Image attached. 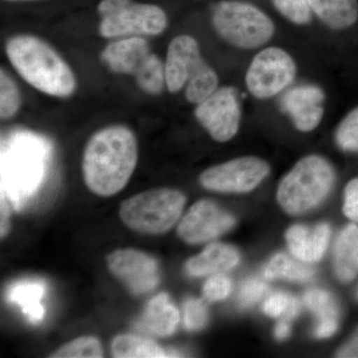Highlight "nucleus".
Returning a JSON list of instances; mask_svg holds the SVG:
<instances>
[{"label": "nucleus", "mask_w": 358, "mask_h": 358, "mask_svg": "<svg viewBox=\"0 0 358 358\" xmlns=\"http://www.w3.org/2000/svg\"><path fill=\"white\" fill-rule=\"evenodd\" d=\"M138 159V140L133 131L122 124L100 129L85 147L82 159L85 185L98 196H113L128 185Z\"/></svg>", "instance_id": "obj_1"}, {"label": "nucleus", "mask_w": 358, "mask_h": 358, "mask_svg": "<svg viewBox=\"0 0 358 358\" xmlns=\"http://www.w3.org/2000/svg\"><path fill=\"white\" fill-rule=\"evenodd\" d=\"M6 53L26 83L42 93L69 98L76 91V77L69 64L39 37L15 35L7 40Z\"/></svg>", "instance_id": "obj_2"}, {"label": "nucleus", "mask_w": 358, "mask_h": 358, "mask_svg": "<svg viewBox=\"0 0 358 358\" xmlns=\"http://www.w3.org/2000/svg\"><path fill=\"white\" fill-rule=\"evenodd\" d=\"M211 24L221 39L245 51L263 48L275 33L274 21L265 11L242 0H221L214 4Z\"/></svg>", "instance_id": "obj_3"}, {"label": "nucleus", "mask_w": 358, "mask_h": 358, "mask_svg": "<svg viewBox=\"0 0 358 358\" xmlns=\"http://www.w3.org/2000/svg\"><path fill=\"white\" fill-rule=\"evenodd\" d=\"M334 179L333 166L324 157L307 155L282 178L278 187V201L289 214L303 213L326 199Z\"/></svg>", "instance_id": "obj_4"}, {"label": "nucleus", "mask_w": 358, "mask_h": 358, "mask_svg": "<svg viewBox=\"0 0 358 358\" xmlns=\"http://www.w3.org/2000/svg\"><path fill=\"white\" fill-rule=\"evenodd\" d=\"M185 203V195L180 190L154 188L122 201L120 206V218L127 227L136 232L162 235L176 225Z\"/></svg>", "instance_id": "obj_5"}, {"label": "nucleus", "mask_w": 358, "mask_h": 358, "mask_svg": "<svg viewBox=\"0 0 358 358\" xmlns=\"http://www.w3.org/2000/svg\"><path fill=\"white\" fill-rule=\"evenodd\" d=\"M101 60L115 74L133 76L138 88L150 95H159L166 88L164 63L143 37H126L108 44Z\"/></svg>", "instance_id": "obj_6"}, {"label": "nucleus", "mask_w": 358, "mask_h": 358, "mask_svg": "<svg viewBox=\"0 0 358 358\" xmlns=\"http://www.w3.org/2000/svg\"><path fill=\"white\" fill-rule=\"evenodd\" d=\"M96 10L101 17L99 32L107 39L157 36L169 24L162 7L134 0H101Z\"/></svg>", "instance_id": "obj_7"}, {"label": "nucleus", "mask_w": 358, "mask_h": 358, "mask_svg": "<svg viewBox=\"0 0 358 358\" xmlns=\"http://www.w3.org/2000/svg\"><path fill=\"white\" fill-rule=\"evenodd\" d=\"M298 70L296 61L286 49L263 47L249 63L245 73V87L256 100H272L293 86Z\"/></svg>", "instance_id": "obj_8"}, {"label": "nucleus", "mask_w": 358, "mask_h": 358, "mask_svg": "<svg viewBox=\"0 0 358 358\" xmlns=\"http://www.w3.org/2000/svg\"><path fill=\"white\" fill-rule=\"evenodd\" d=\"M242 115L240 92L233 86L219 87L194 110L195 119L218 143H227L236 136Z\"/></svg>", "instance_id": "obj_9"}, {"label": "nucleus", "mask_w": 358, "mask_h": 358, "mask_svg": "<svg viewBox=\"0 0 358 358\" xmlns=\"http://www.w3.org/2000/svg\"><path fill=\"white\" fill-rule=\"evenodd\" d=\"M266 160L241 157L205 169L199 182L205 189L222 193H244L255 189L270 174Z\"/></svg>", "instance_id": "obj_10"}, {"label": "nucleus", "mask_w": 358, "mask_h": 358, "mask_svg": "<svg viewBox=\"0 0 358 358\" xmlns=\"http://www.w3.org/2000/svg\"><path fill=\"white\" fill-rule=\"evenodd\" d=\"M107 266L110 274L134 296L150 293L159 285L157 261L141 250H115L107 257Z\"/></svg>", "instance_id": "obj_11"}, {"label": "nucleus", "mask_w": 358, "mask_h": 358, "mask_svg": "<svg viewBox=\"0 0 358 358\" xmlns=\"http://www.w3.org/2000/svg\"><path fill=\"white\" fill-rule=\"evenodd\" d=\"M326 100V92L319 85L303 83L289 87L280 96L279 108L296 131L310 133L324 120Z\"/></svg>", "instance_id": "obj_12"}, {"label": "nucleus", "mask_w": 358, "mask_h": 358, "mask_svg": "<svg viewBox=\"0 0 358 358\" xmlns=\"http://www.w3.org/2000/svg\"><path fill=\"white\" fill-rule=\"evenodd\" d=\"M235 218L210 200H199L178 224V234L185 243H206L232 229Z\"/></svg>", "instance_id": "obj_13"}, {"label": "nucleus", "mask_w": 358, "mask_h": 358, "mask_svg": "<svg viewBox=\"0 0 358 358\" xmlns=\"http://www.w3.org/2000/svg\"><path fill=\"white\" fill-rule=\"evenodd\" d=\"M203 60L199 41L194 37L188 34L174 37L167 47L164 61L167 91L176 94L185 89L188 80Z\"/></svg>", "instance_id": "obj_14"}, {"label": "nucleus", "mask_w": 358, "mask_h": 358, "mask_svg": "<svg viewBox=\"0 0 358 358\" xmlns=\"http://www.w3.org/2000/svg\"><path fill=\"white\" fill-rule=\"evenodd\" d=\"M331 237L329 224L320 223L313 228L294 225L286 233L287 243L294 258L303 263H315L326 254Z\"/></svg>", "instance_id": "obj_15"}, {"label": "nucleus", "mask_w": 358, "mask_h": 358, "mask_svg": "<svg viewBox=\"0 0 358 358\" xmlns=\"http://www.w3.org/2000/svg\"><path fill=\"white\" fill-rule=\"evenodd\" d=\"M180 320L178 308L169 294L159 293L148 301L143 315L136 322L141 331L155 336H169L176 333Z\"/></svg>", "instance_id": "obj_16"}, {"label": "nucleus", "mask_w": 358, "mask_h": 358, "mask_svg": "<svg viewBox=\"0 0 358 358\" xmlns=\"http://www.w3.org/2000/svg\"><path fill=\"white\" fill-rule=\"evenodd\" d=\"M240 262L239 252L230 245L209 244L199 255L185 264V270L192 277L222 274L236 267Z\"/></svg>", "instance_id": "obj_17"}, {"label": "nucleus", "mask_w": 358, "mask_h": 358, "mask_svg": "<svg viewBox=\"0 0 358 358\" xmlns=\"http://www.w3.org/2000/svg\"><path fill=\"white\" fill-rule=\"evenodd\" d=\"M313 14L329 29H348L358 20V0H308Z\"/></svg>", "instance_id": "obj_18"}, {"label": "nucleus", "mask_w": 358, "mask_h": 358, "mask_svg": "<svg viewBox=\"0 0 358 358\" xmlns=\"http://www.w3.org/2000/svg\"><path fill=\"white\" fill-rule=\"evenodd\" d=\"M303 303L317 319L315 336L317 338H331L338 329V303L326 289H312L303 296Z\"/></svg>", "instance_id": "obj_19"}, {"label": "nucleus", "mask_w": 358, "mask_h": 358, "mask_svg": "<svg viewBox=\"0 0 358 358\" xmlns=\"http://www.w3.org/2000/svg\"><path fill=\"white\" fill-rule=\"evenodd\" d=\"M334 271L341 282H350L358 274V226H346L334 245Z\"/></svg>", "instance_id": "obj_20"}, {"label": "nucleus", "mask_w": 358, "mask_h": 358, "mask_svg": "<svg viewBox=\"0 0 358 358\" xmlns=\"http://www.w3.org/2000/svg\"><path fill=\"white\" fill-rule=\"evenodd\" d=\"M113 357L115 358H164L180 357L179 352L164 350L150 338L134 334H120L110 345Z\"/></svg>", "instance_id": "obj_21"}, {"label": "nucleus", "mask_w": 358, "mask_h": 358, "mask_svg": "<svg viewBox=\"0 0 358 358\" xmlns=\"http://www.w3.org/2000/svg\"><path fill=\"white\" fill-rule=\"evenodd\" d=\"M44 294V282L22 281L11 287L8 292V299L13 303L20 305L28 320L36 324L43 320L45 310L41 300Z\"/></svg>", "instance_id": "obj_22"}, {"label": "nucleus", "mask_w": 358, "mask_h": 358, "mask_svg": "<svg viewBox=\"0 0 358 358\" xmlns=\"http://www.w3.org/2000/svg\"><path fill=\"white\" fill-rule=\"evenodd\" d=\"M219 88L217 72L206 61L200 63L185 88L186 101L192 105H199Z\"/></svg>", "instance_id": "obj_23"}, {"label": "nucleus", "mask_w": 358, "mask_h": 358, "mask_svg": "<svg viewBox=\"0 0 358 358\" xmlns=\"http://www.w3.org/2000/svg\"><path fill=\"white\" fill-rule=\"evenodd\" d=\"M264 275L268 280L286 279L289 281L307 282L315 277L313 268L308 267L285 254H277L264 268Z\"/></svg>", "instance_id": "obj_24"}, {"label": "nucleus", "mask_w": 358, "mask_h": 358, "mask_svg": "<svg viewBox=\"0 0 358 358\" xmlns=\"http://www.w3.org/2000/svg\"><path fill=\"white\" fill-rule=\"evenodd\" d=\"M103 346L96 336H85L73 339L50 355L52 358H101Z\"/></svg>", "instance_id": "obj_25"}, {"label": "nucleus", "mask_w": 358, "mask_h": 358, "mask_svg": "<svg viewBox=\"0 0 358 358\" xmlns=\"http://www.w3.org/2000/svg\"><path fill=\"white\" fill-rule=\"evenodd\" d=\"M21 107L20 89L3 68L0 70V117L8 120L17 114Z\"/></svg>", "instance_id": "obj_26"}, {"label": "nucleus", "mask_w": 358, "mask_h": 358, "mask_svg": "<svg viewBox=\"0 0 358 358\" xmlns=\"http://www.w3.org/2000/svg\"><path fill=\"white\" fill-rule=\"evenodd\" d=\"M266 315L275 319L292 320L298 315L300 305L296 298L291 294L277 292L266 299L263 305Z\"/></svg>", "instance_id": "obj_27"}, {"label": "nucleus", "mask_w": 358, "mask_h": 358, "mask_svg": "<svg viewBox=\"0 0 358 358\" xmlns=\"http://www.w3.org/2000/svg\"><path fill=\"white\" fill-rule=\"evenodd\" d=\"M334 140L341 150L358 152V106L345 115L339 122Z\"/></svg>", "instance_id": "obj_28"}, {"label": "nucleus", "mask_w": 358, "mask_h": 358, "mask_svg": "<svg viewBox=\"0 0 358 358\" xmlns=\"http://www.w3.org/2000/svg\"><path fill=\"white\" fill-rule=\"evenodd\" d=\"M275 10L292 24L306 26L313 20L308 0H271Z\"/></svg>", "instance_id": "obj_29"}, {"label": "nucleus", "mask_w": 358, "mask_h": 358, "mask_svg": "<svg viewBox=\"0 0 358 358\" xmlns=\"http://www.w3.org/2000/svg\"><path fill=\"white\" fill-rule=\"evenodd\" d=\"M185 327L187 331H197L208 324L209 313L206 305L199 299H188L183 305Z\"/></svg>", "instance_id": "obj_30"}, {"label": "nucleus", "mask_w": 358, "mask_h": 358, "mask_svg": "<svg viewBox=\"0 0 358 358\" xmlns=\"http://www.w3.org/2000/svg\"><path fill=\"white\" fill-rule=\"evenodd\" d=\"M231 289H232V284L227 275H213L204 284L203 296L209 303L223 301L229 296Z\"/></svg>", "instance_id": "obj_31"}, {"label": "nucleus", "mask_w": 358, "mask_h": 358, "mask_svg": "<svg viewBox=\"0 0 358 358\" xmlns=\"http://www.w3.org/2000/svg\"><path fill=\"white\" fill-rule=\"evenodd\" d=\"M267 289L268 287L265 282L256 278H251L242 284L238 294V301L242 307H251L263 298Z\"/></svg>", "instance_id": "obj_32"}, {"label": "nucleus", "mask_w": 358, "mask_h": 358, "mask_svg": "<svg viewBox=\"0 0 358 358\" xmlns=\"http://www.w3.org/2000/svg\"><path fill=\"white\" fill-rule=\"evenodd\" d=\"M343 213L350 220L358 222V178L352 179L346 185Z\"/></svg>", "instance_id": "obj_33"}, {"label": "nucleus", "mask_w": 358, "mask_h": 358, "mask_svg": "<svg viewBox=\"0 0 358 358\" xmlns=\"http://www.w3.org/2000/svg\"><path fill=\"white\" fill-rule=\"evenodd\" d=\"M0 213H1L0 234H1V238H4L7 236L10 230V209H9L8 203H7L3 194L1 196V212Z\"/></svg>", "instance_id": "obj_34"}, {"label": "nucleus", "mask_w": 358, "mask_h": 358, "mask_svg": "<svg viewBox=\"0 0 358 358\" xmlns=\"http://www.w3.org/2000/svg\"><path fill=\"white\" fill-rule=\"evenodd\" d=\"M338 357H358V331L352 341L339 350Z\"/></svg>", "instance_id": "obj_35"}, {"label": "nucleus", "mask_w": 358, "mask_h": 358, "mask_svg": "<svg viewBox=\"0 0 358 358\" xmlns=\"http://www.w3.org/2000/svg\"><path fill=\"white\" fill-rule=\"evenodd\" d=\"M289 334H291V327H289V322L287 320L279 322L275 329V336L279 341H284L287 338H289Z\"/></svg>", "instance_id": "obj_36"}, {"label": "nucleus", "mask_w": 358, "mask_h": 358, "mask_svg": "<svg viewBox=\"0 0 358 358\" xmlns=\"http://www.w3.org/2000/svg\"><path fill=\"white\" fill-rule=\"evenodd\" d=\"M6 1H8V2H30V1H37V0H6Z\"/></svg>", "instance_id": "obj_37"}]
</instances>
